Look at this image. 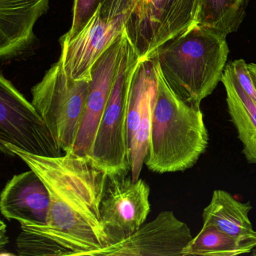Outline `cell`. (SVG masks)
I'll use <instances>...</instances> for the list:
<instances>
[{
    "mask_svg": "<svg viewBox=\"0 0 256 256\" xmlns=\"http://www.w3.org/2000/svg\"><path fill=\"white\" fill-rule=\"evenodd\" d=\"M127 35L124 34L94 66L83 121L73 152L91 156L96 136L118 74Z\"/></svg>",
    "mask_w": 256,
    "mask_h": 256,
    "instance_id": "obj_11",
    "label": "cell"
},
{
    "mask_svg": "<svg viewBox=\"0 0 256 256\" xmlns=\"http://www.w3.org/2000/svg\"><path fill=\"white\" fill-rule=\"evenodd\" d=\"M126 16L113 20L102 17L98 6L92 17L72 36L60 38L62 66L67 76L91 82L94 66L125 31Z\"/></svg>",
    "mask_w": 256,
    "mask_h": 256,
    "instance_id": "obj_9",
    "label": "cell"
},
{
    "mask_svg": "<svg viewBox=\"0 0 256 256\" xmlns=\"http://www.w3.org/2000/svg\"><path fill=\"white\" fill-rule=\"evenodd\" d=\"M150 196L144 180H134L128 173L108 174L100 218L109 246L127 239L145 224L151 210Z\"/></svg>",
    "mask_w": 256,
    "mask_h": 256,
    "instance_id": "obj_8",
    "label": "cell"
},
{
    "mask_svg": "<svg viewBox=\"0 0 256 256\" xmlns=\"http://www.w3.org/2000/svg\"><path fill=\"white\" fill-rule=\"evenodd\" d=\"M192 240L188 224L173 211H164L130 238L91 256H184Z\"/></svg>",
    "mask_w": 256,
    "mask_h": 256,
    "instance_id": "obj_10",
    "label": "cell"
},
{
    "mask_svg": "<svg viewBox=\"0 0 256 256\" xmlns=\"http://www.w3.org/2000/svg\"><path fill=\"white\" fill-rule=\"evenodd\" d=\"M228 55L227 36L198 24L168 42L152 58L174 94L200 108L222 82Z\"/></svg>",
    "mask_w": 256,
    "mask_h": 256,
    "instance_id": "obj_3",
    "label": "cell"
},
{
    "mask_svg": "<svg viewBox=\"0 0 256 256\" xmlns=\"http://www.w3.org/2000/svg\"><path fill=\"white\" fill-rule=\"evenodd\" d=\"M50 0H0V58L10 60L32 48L34 26L47 14Z\"/></svg>",
    "mask_w": 256,
    "mask_h": 256,
    "instance_id": "obj_12",
    "label": "cell"
},
{
    "mask_svg": "<svg viewBox=\"0 0 256 256\" xmlns=\"http://www.w3.org/2000/svg\"><path fill=\"white\" fill-rule=\"evenodd\" d=\"M248 4V0H202L198 24L228 36L238 32Z\"/></svg>",
    "mask_w": 256,
    "mask_h": 256,
    "instance_id": "obj_17",
    "label": "cell"
},
{
    "mask_svg": "<svg viewBox=\"0 0 256 256\" xmlns=\"http://www.w3.org/2000/svg\"><path fill=\"white\" fill-rule=\"evenodd\" d=\"M221 82L226 91L230 120L244 146L242 152L248 163L256 164V103L242 89L228 65Z\"/></svg>",
    "mask_w": 256,
    "mask_h": 256,
    "instance_id": "obj_14",
    "label": "cell"
},
{
    "mask_svg": "<svg viewBox=\"0 0 256 256\" xmlns=\"http://www.w3.org/2000/svg\"><path fill=\"white\" fill-rule=\"evenodd\" d=\"M252 210L250 202L242 203L228 192L215 190L202 214L204 226H214L232 236L256 238L250 218Z\"/></svg>",
    "mask_w": 256,
    "mask_h": 256,
    "instance_id": "obj_15",
    "label": "cell"
},
{
    "mask_svg": "<svg viewBox=\"0 0 256 256\" xmlns=\"http://www.w3.org/2000/svg\"><path fill=\"white\" fill-rule=\"evenodd\" d=\"M138 58V54L127 36L118 74L90 156L108 175L131 172L128 133L130 88L127 73Z\"/></svg>",
    "mask_w": 256,
    "mask_h": 256,
    "instance_id": "obj_6",
    "label": "cell"
},
{
    "mask_svg": "<svg viewBox=\"0 0 256 256\" xmlns=\"http://www.w3.org/2000/svg\"><path fill=\"white\" fill-rule=\"evenodd\" d=\"M252 254L253 256H256V248H254V250H253V251L252 252Z\"/></svg>",
    "mask_w": 256,
    "mask_h": 256,
    "instance_id": "obj_24",
    "label": "cell"
},
{
    "mask_svg": "<svg viewBox=\"0 0 256 256\" xmlns=\"http://www.w3.org/2000/svg\"><path fill=\"white\" fill-rule=\"evenodd\" d=\"M139 0H101L102 17L113 20L122 16H128L134 10Z\"/></svg>",
    "mask_w": 256,
    "mask_h": 256,
    "instance_id": "obj_20",
    "label": "cell"
},
{
    "mask_svg": "<svg viewBox=\"0 0 256 256\" xmlns=\"http://www.w3.org/2000/svg\"><path fill=\"white\" fill-rule=\"evenodd\" d=\"M20 158L46 184L50 210L44 226H22L24 232L50 239L66 256H91L108 246L100 218V204L108 174L90 156L74 152L60 157L38 156L12 144L1 146Z\"/></svg>",
    "mask_w": 256,
    "mask_h": 256,
    "instance_id": "obj_1",
    "label": "cell"
},
{
    "mask_svg": "<svg viewBox=\"0 0 256 256\" xmlns=\"http://www.w3.org/2000/svg\"><path fill=\"white\" fill-rule=\"evenodd\" d=\"M101 0H74L73 7L72 23L66 35L72 36L92 17L100 6Z\"/></svg>",
    "mask_w": 256,
    "mask_h": 256,
    "instance_id": "obj_19",
    "label": "cell"
},
{
    "mask_svg": "<svg viewBox=\"0 0 256 256\" xmlns=\"http://www.w3.org/2000/svg\"><path fill=\"white\" fill-rule=\"evenodd\" d=\"M0 144L32 155L64 156L41 114L4 74L0 77Z\"/></svg>",
    "mask_w": 256,
    "mask_h": 256,
    "instance_id": "obj_7",
    "label": "cell"
},
{
    "mask_svg": "<svg viewBox=\"0 0 256 256\" xmlns=\"http://www.w3.org/2000/svg\"><path fill=\"white\" fill-rule=\"evenodd\" d=\"M256 248V238H239L204 226L184 252V256H234L252 253Z\"/></svg>",
    "mask_w": 256,
    "mask_h": 256,
    "instance_id": "obj_16",
    "label": "cell"
},
{
    "mask_svg": "<svg viewBox=\"0 0 256 256\" xmlns=\"http://www.w3.org/2000/svg\"><path fill=\"white\" fill-rule=\"evenodd\" d=\"M50 210V194L42 180L32 169L14 175L0 196V210L7 220L20 226H44Z\"/></svg>",
    "mask_w": 256,
    "mask_h": 256,
    "instance_id": "obj_13",
    "label": "cell"
},
{
    "mask_svg": "<svg viewBox=\"0 0 256 256\" xmlns=\"http://www.w3.org/2000/svg\"><path fill=\"white\" fill-rule=\"evenodd\" d=\"M90 83L68 77L60 58L42 80L32 88V103L64 154L74 150Z\"/></svg>",
    "mask_w": 256,
    "mask_h": 256,
    "instance_id": "obj_4",
    "label": "cell"
},
{
    "mask_svg": "<svg viewBox=\"0 0 256 256\" xmlns=\"http://www.w3.org/2000/svg\"><path fill=\"white\" fill-rule=\"evenodd\" d=\"M17 248L20 256H66L65 250L50 239L24 230L18 238Z\"/></svg>",
    "mask_w": 256,
    "mask_h": 256,
    "instance_id": "obj_18",
    "label": "cell"
},
{
    "mask_svg": "<svg viewBox=\"0 0 256 256\" xmlns=\"http://www.w3.org/2000/svg\"><path fill=\"white\" fill-rule=\"evenodd\" d=\"M248 68H250V73H251L252 78L253 82H254L256 89V64H248Z\"/></svg>",
    "mask_w": 256,
    "mask_h": 256,
    "instance_id": "obj_23",
    "label": "cell"
},
{
    "mask_svg": "<svg viewBox=\"0 0 256 256\" xmlns=\"http://www.w3.org/2000/svg\"><path fill=\"white\" fill-rule=\"evenodd\" d=\"M151 59V58H150ZM157 92L152 115L150 142L145 164L154 173H176L194 167L206 152L209 134L200 108L174 94L156 58Z\"/></svg>",
    "mask_w": 256,
    "mask_h": 256,
    "instance_id": "obj_2",
    "label": "cell"
},
{
    "mask_svg": "<svg viewBox=\"0 0 256 256\" xmlns=\"http://www.w3.org/2000/svg\"><path fill=\"white\" fill-rule=\"evenodd\" d=\"M227 65L242 89L256 103V89L248 68V64L244 60H236Z\"/></svg>",
    "mask_w": 256,
    "mask_h": 256,
    "instance_id": "obj_21",
    "label": "cell"
},
{
    "mask_svg": "<svg viewBox=\"0 0 256 256\" xmlns=\"http://www.w3.org/2000/svg\"><path fill=\"white\" fill-rule=\"evenodd\" d=\"M6 226L4 224V222H1V250L4 248L6 245H7V242H8V236H6Z\"/></svg>",
    "mask_w": 256,
    "mask_h": 256,
    "instance_id": "obj_22",
    "label": "cell"
},
{
    "mask_svg": "<svg viewBox=\"0 0 256 256\" xmlns=\"http://www.w3.org/2000/svg\"><path fill=\"white\" fill-rule=\"evenodd\" d=\"M202 0H139L126 16L125 32L140 59L198 24Z\"/></svg>",
    "mask_w": 256,
    "mask_h": 256,
    "instance_id": "obj_5",
    "label": "cell"
}]
</instances>
